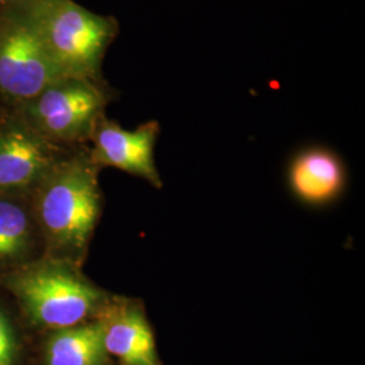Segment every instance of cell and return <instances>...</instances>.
<instances>
[{"label":"cell","instance_id":"cell-3","mask_svg":"<svg viewBox=\"0 0 365 365\" xmlns=\"http://www.w3.org/2000/svg\"><path fill=\"white\" fill-rule=\"evenodd\" d=\"M9 286L41 327L66 329L86 322L105 304V294L69 264L46 261L15 274Z\"/></svg>","mask_w":365,"mask_h":365},{"label":"cell","instance_id":"cell-12","mask_svg":"<svg viewBox=\"0 0 365 365\" xmlns=\"http://www.w3.org/2000/svg\"><path fill=\"white\" fill-rule=\"evenodd\" d=\"M16 359V341L7 317L0 312V365H14Z\"/></svg>","mask_w":365,"mask_h":365},{"label":"cell","instance_id":"cell-2","mask_svg":"<svg viewBox=\"0 0 365 365\" xmlns=\"http://www.w3.org/2000/svg\"><path fill=\"white\" fill-rule=\"evenodd\" d=\"M27 9L54 63L68 78L95 81L106 51L117 34L113 18L73 0H30Z\"/></svg>","mask_w":365,"mask_h":365},{"label":"cell","instance_id":"cell-13","mask_svg":"<svg viewBox=\"0 0 365 365\" xmlns=\"http://www.w3.org/2000/svg\"><path fill=\"white\" fill-rule=\"evenodd\" d=\"M27 1H30V0H0V11L6 10V9H10V7L25 4Z\"/></svg>","mask_w":365,"mask_h":365},{"label":"cell","instance_id":"cell-1","mask_svg":"<svg viewBox=\"0 0 365 365\" xmlns=\"http://www.w3.org/2000/svg\"><path fill=\"white\" fill-rule=\"evenodd\" d=\"M39 185L38 218L49 242L69 255L81 253L101 212L96 165L84 157L60 160Z\"/></svg>","mask_w":365,"mask_h":365},{"label":"cell","instance_id":"cell-4","mask_svg":"<svg viewBox=\"0 0 365 365\" xmlns=\"http://www.w3.org/2000/svg\"><path fill=\"white\" fill-rule=\"evenodd\" d=\"M39 36L27 3L0 11V96L15 107L66 78Z\"/></svg>","mask_w":365,"mask_h":365},{"label":"cell","instance_id":"cell-11","mask_svg":"<svg viewBox=\"0 0 365 365\" xmlns=\"http://www.w3.org/2000/svg\"><path fill=\"white\" fill-rule=\"evenodd\" d=\"M30 223L22 206L0 199V260L14 259L26 252Z\"/></svg>","mask_w":365,"mask_h":365},{"label":"cell","instance_id":"cell-8","mask_svg":"<svg viewBox=\"0 0 365 365\" xmlns=\"http://www.w3.org/2000/svg\"><path fill=\"white\" fill-rule=\"evenodd\" d=\"M96 314L107 353L125 365H158L155 336L141 304L106 300Z\"/></svg>","mask_w":365,"mask_h":365},{"label":"cell","instance_id":"cell-9","mask_svg":"<svg viewBox=\"0 0 365 365\" xmlns=\"http://www.w3.org/2000/svg\"><path fill=\"white\" fill-rule=\"evenodd\" d=\"M288 182L294 195L313 206L330 203L345 187V168L333 152L313 148L300 152L288 170Z\"/></svg>","mask_w":365,"mask_h":365},{"label":"cell","instance_id":"cell-10","mask_svg":"<svg viewBox=\"0 0 365 365\" xmlns=\"http://www.w3.org/2000/svg\"><path fill=\"white\" fill-rule=\"evenodd\" d=\"M107 351L98 321L58 329L45 348L46 365H105Z\"/></svg>","mask_w":365,"mask_h":365},{"label":"cell","instance_id":"cell-5","mask_svg":"<svg viewBox=\"0 0 365 365\" xmlns=\"http://www.w3.org/2000/svg\"><path fill=\"white\" fill-rule=\"evenodd\" d=\"M106 106V95L95 81L66 78L15 113L51 143H69L91 137Z\"/></svg>","mask_w":365,"mask_h":365},{"label":"cell","instance_id":"cell-6","mask_svg":"<svg viewBox=\"0 0 365 365\" xmlns=\"http://www.w3.org/2000/svg\"><path fill=\"white\" fill-rule=\"evenodd\" d=\"M58 161L56 144L33 130L16 113L0 115V192L39 184Z\"/></svg>","mask_w":365,"mask_h":365},{"label":"cell","instance_id":"cell-7","mask_svg":"<svg viewBox=\"0 0 365 365\" xmlns=\"http://www.w3.org/2000/svg\"><path fill=\"white\" fill-rule=\"evenodd\" d=\"M158 131L156 120L144 123L135 130H126L114 122L99 119L91 134V161L96 167L125 170L155 187H161L155 161Z\"/></svg>","mask_w":365,"mask_h":365}]
</instances>
